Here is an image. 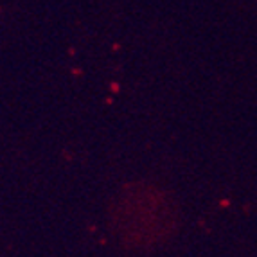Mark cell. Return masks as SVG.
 <instances>
[{"label":"cell","instance_id":"1","mask_svg":"<svg viewBox=\"0 0 257 257\" xmlns=\"http://www.w3.org/2000/svg\"><path fill=\"white\" fill-rule=\"evenodd\" d=\"M117 230L132 246L160 243L175 228V214L162 193L155 189L126 191L115 209Z\"/></svg>","mask_w":257,"mask_h":257}]
</instances>
